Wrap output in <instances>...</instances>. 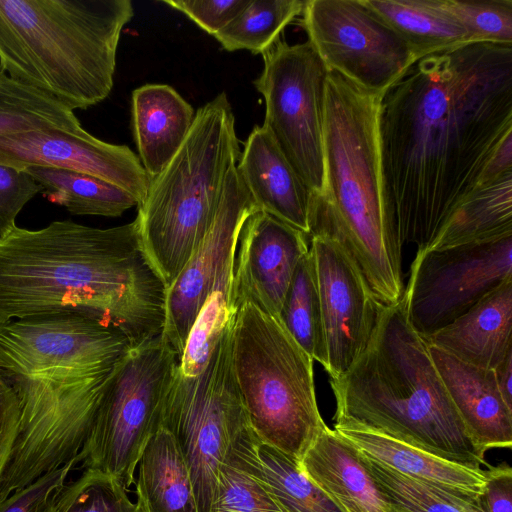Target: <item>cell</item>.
Segmentation results:
<instances>
[{
  "label": "cell",
  "instance_id": "12",
  "mask_svg": "<svg viewBox=\"0 0 512 512\" xmlns=\"http://www.w3.org/2000/svg\"><path fill=\"white\" fill-rule=\"evenodd\" d=\"M103 320L63 310L0 322V370L22 377H56L108 369L130 348Z\"/></svg>",
  "mask_w": 512,
  "mask_h": 512
},
{
  "label": "cell",
  "instance_id": "1",
  "mask_svg": "<svg viewBox=\"0 0 512 512\" xmlns=\"http://www.w3.org/2000/svg\"><path fill=\"white\" fill-rule=\"evenodd\" d=\"M512 138V45L470 43L426 55L380 98L387 218L402 243L428 246L483 186Z\"/></svg>",
  "mask_w": 512,
  "mask_h": 512
},
{
  "label": "cell",
  "instance_id": "32",
  "mask_svg": "<svg viewBox=\"0 0 512 512\" xmlns=\"http://www.w3.org/2000/svg\"><path fill=\"white\" fill-rule=\"evenodd\" d=\"M277 317L300 347L325 369V335L310 251L298 263Z\"/></svg>",
  "mask_w": 512,
  "mask_h": 512
},
{
  "label": "cell",
  "instance_id": "40",
  "mask_svg": "<svg viewBox=\"0 0 512 512\" xmlns=\"http://www.w3.org/2000/svg\"><path fill=\"white\" fill-rule=\"evenodd\" d=\"M251 0L183 1L163 0L185 14L208 34L215 36L243 11Z\"/></svg>",
  "mask_w": 512,
  "mask_h": 512
},
{
  "label": "cell",
  "instance_id": "25",
  "mask_svg": "<svg viewBox=\"0 0 512 512\" xmlns=\"http://www.w3.org/2000/svg\"><path fill=\"white\" fill-rule=\"evenodd\" d=\"M333 429L364 455L399 473L462 492L483 493L486 479L483 469L452 463L352 422H335Z\"/></svg>",
  "mask_w": 512,
  "mask_h": 512
},
{
  "label": "cell",
  "instance_id": "13",
  "mask_svg": "<svg viewBox=\"0 0 512 512\" xmlns=\"http://www.w3.org/2000/svg\"><path fill=\"white\" fill-rule=\"evenodd\" d=\"M299 25L327 69L383 94L418 60L363 0H307Z\"/></svg>",
  "mask_w": 512,
  "mask_h": 512
},
{
  "label": "cell",
  "instance_id": "37",
  "mask_svg": "<svg viewBox=\"0 0 512 512\" xmlns=\"http://www.w3.org/2000/svg\"><path fill=\"white\" fill-rule=\"evenodd\" d=\"M471 43L512 45V0H447Z\"/></svg>",
  "mask_w": 512,
  "mask_h": 512
},
{
  "label": "cell",
  "instance_id": "43",
  "mask_svg": "<svg viewBox=\"0 0 512 512\" xmlns=\"http://www.w3.org/2000/svg\"><path fill=\"white\" fill-rule=\"evenodd\" d=\"M494 373L504 401L512 408V354L494 369Z\"/></svg>",
  "mask_w": 512,
  "mask_h": 512
},
{
  "label": "cell",
  "instance_id": "9",
  "mask_svg": "<svg viewBox=\"0 0 512 512\" xmlns=\"http://www.w3.org/2000/svg\"><path fill=\"white\" fill-rule=\"evenodd\" d=\"M176 362L161 335L130 346L112 370L78 455L83 468L108 473L126 489L134 484L141 454L159 427Z\"/></svg>",
  "mask_w": 512,
  "mask_h": 512
},
{
  "label": "cell",
  "instance_id": "27",
  "mask_svg": "<svg viewBox=\"0 0 512 512\" xmlns=\"http://www.w3.org/2000/svg\"><path fill=\"white\" fill-rule=\"evenodd\" d=\"M412 49L418 59L470 44L447 0H363Z\"/></svg>",
  "mask_w": 512,
  "mask_h": 512
},
{
  "label": "cell",
  "instance_id": "14",
  "mask_svg": "<svg viewBox=\"0 0 512 512\" xmlns=\"http://www.w3.org/2000/svg\"><path fill=\"white\" fill-rule=\"evenodd\" d=\"M512 277V235L439 250L421 249L402 295L412 327L425 339Z\"/></svg>",
  "mask_w": 512,
  "mask_h": 512
},
{
  "label": "cell",
  "instance_id": "23",
  "mask_svg": "<svg viewBox=\"0 0 512 512\" xmlns=\"http://www.w3.org/2000/svg\"><path fill=\"white\" fill-rule=\"evenodd\" d=\"M131 114L139 159L151 180L180 149L195 112L171 86L146 84L132 92Z\"/></svg>",
  "mask_w": 512,
  "mask_h": 512
},
{
  "label": "cell",
  "instance_id": "36",
  "mask_svg": "<svg viewBox=\"0 0 512 512\" xmlns=\"http://www.w3.org/2000/svg\"><path fill=\"white\" fill-rule=\"evenodd\" d=\"M209 512H282L264 487L228 453Z\"/></svg>",
  "mask_w": 512,
  "mask_h": 512
},
{
  "label": "cell",
  "instance_id": "17",
  "mask_svg": "<svg viewBox=\"0 0 512 512\" xmlns=\"http://www.w3.org/2000/svg\"><path fill=\"white\" fill-rule=\"evenodd\" d=\"M0 165L19 170L59 168L95 176L128 191L138 205L151 181L128 146L104 142L85 130L43 129L0 136Z\"/></svg>",
  "mask_w": 512,
  "mask_h": 512
},
{
  "label": "cell",
  "instance_id": "28",
  "mask_svg": "<svg viewBox=\"0 0 512 512\" xmlns=\"http://www.w3.org/2000/svg\"><path fill=\"white\" fill-rule=\"evenodd\" d=\"M512 235V174L480 188L424 249L439 250Z\"/></svg>",
  "mask_w": 512,
  "mask_h": 512
},
{
  "label": "cell",
  "instance_id": "18",
  "mask_svg": "<svg viewBox=\"0 0 512 512\" xmlns=\"http://www.w3.org/2000/svg\"><path fill=\"white\" fill-rule=\"evenodd\" d=\"M309 251L307 236L257 210L244 222L231 280V306L244 303L278 316L298 263Z\"/></svg>",
  "mask_w": 512,
  "mask_h": 512
},
{
  "label": "cell",
  "instance_id": "4",
  "mask_svg": "<svg viewBox=\"0 0 512 512\" xmlns=\"http://www.w3.org/2000/svg\"><path fill=\"white\" fill-rule=\"evenodd\" d=\"M381 95L329 71L324 114L327 194L314 197L310 234L323 232L340 241L377 299L392 305L405 290L403 245L383 200L378 140Z\"/></svg>",
  "mask_w": 512,
  "mask_h": 512
},
{
  "label": "cell",
  "instance_id": "35",
  "mask_svg": "<svg viewBox=\"0 0 512 512\" xmlns=\"http://www.w3.org/2000/svg\"><path fill=\"white\" fill-rule=\"evenodd\" d=\"M52 512H143L116 477L86 468L57 494Z\"/></svg>",
  "mask_w": 512,
  "mask_h": 512
},
{
  "label": "cell",
  "instance_id": "30",
  "mask_svg": "<svg viewBox=\"0 0 512 512\" xmlns=\"http://www.w3.org/2000/svg\"><path fill=\"white\" fill-rule=\"evenodd\" d=\"M361 454L378 488L398 512H487L482 494L413 478Z\"/></svg>",
  "mask_w": 512,
  "mask_h": 512
},
{
  "label": "cell",
  "instance_id": "5",
  "mask_svg": "<svg viewBox=\"0 0 512 512\" xmlns=\"http://www.w3.org/2000/svg\"><path fill=\"white\" fill-rule=\"evenodd\" d=\"M130 0H0V70L72 110L106 99Z\"/></svg>",
  "mask_w": 512,
  "mask_h": 512
},
{
  "label": "cell",
  "instance_id": "38",
  "mask_svg": "<svg viewBox=\"0 0 512 512\" xmlns=\"http://www.w3.org/2000/svg\"><path fill=\"white\" fill-rule=\"evenodd\" d=\"M78 463V459L71 460L0 500V512H52L57 494Z\"/></svg>",
  "mask_w": 512,
  "mask_h": 512
},
{
  "label": "cell",
  "instance_id": "21",
  "mask_svg": "<svg viewBox=\"0 0 512 512\" xmlns=\"http://www.w3.org/2000/svg\"><path fill=\"white\" fill-rule=\"evenodd\" d=\"M299 466L343 512H398L378 488L361 452L328 426Z\"/></svg>",
  "mask_w": 512,
  "mask_h": 512
},
{
  "label": "cell",
  "instance_id": "2",
  "mask_svg": "<svg viewBox=\"0 0 512 512\" xmlns=\"http://www.w3.org/2000/svg\"><path fill=\"white\" fill-rule=\"evenodd\" d=\"M166 295L136 220L105 229L72 221L15 226L0 241V322L77 310L133 346L161 335Z\"/></svg>",
  "mask_w": 512,
  "mask_h": 512
},
{
  "label": "cell",
  "instance_id": "6",
  "mask_svg": "<svg viewBox=\"0 0 512 512\" xmlns=\"http://www.w3.org/2000/svg\"><path fill=\"white\" fill-rule=\"evenodd\" d=\"M240 155L235 117L222 92L195 112L180 149L151 179L135 220L167 288L209 230Z\"/></svg>",
  "mask_w": 512,
  "mask_h": 512
},
{
  "label": "cell",
  "instance_id": "41",
  "mask_svg": "<svg viewBox=\"0 0 512 512\" xmlns=\"http://www.w3.org/2000/svg\"><path fill=\"white\" fill-rule=\"evenodd\" d=\"M20 418L18 395L0 370V481L17 437Z\"/></svg>",
  "mask_w": 512,
  "mask_h": 512
},
{
  "label": "cell",
  "instance_id": "31",
  "mask_svg": "<svg viewBox=\"0 0 512 512\" xmlns=\"http://www.w3.org/2000/svg\"><path fill=\"white\" fill-rule=\"evenodd\" d=\"M43 129L84 130L66 104L0 70V136Z\"/></svg>",
  "mask_w": 512,
  "mask_h": 512
},
{
  "label": "cell",
  "instance_id": "8",
  "mask_svg": "<svg viewBox=\"0 0 512 512\" xmlns=\"http://www.w3.org/2000/svg\"><path fill=\"white\" fill-rule=\"evenodd\" d=\"M114 366L56 377L4 373L18 395L20 418L0 500L78 459Z\"/></svg>",
  "mask_w": 512,
  "mask_h": 512
},
{
  "label": "cell",
  "instance_id": "39",
  "mask_svg": "<svg viewBox=\"0 0 512 512\" xmlns=\"http://www.w3.org/2000/svg\"><path fill=\"white\" fill-rule=\"evenodd\" d=\"M43 188L25 171L0 165V241L16 226L23 207Z\"/></svg>",
  "mask_w": 512,
  "mask_h": 512
},
{
  "label": "cell",
  "instance_id": "22",
  "mask_svg": "<svg viewBox=\"0 0 512 512\" xmlns=\"http://www.w3.org/2000/svg\"><path fill=\"white\" fill-rule=\"evenodd\" d=\"M425 340L468 364L494 370L512 354V277Z\"/></svg>",
  "mask_w": 512,
  "mask_h": 512
},
{
  "label": "cell",
  "instance_id": "11",
  "mask_svg": "<svg viewBox=\"0 0 512 512\" xmlns=\"http://www.w3.org/2000/svg\"><path fill=\"white\" fill-rule=\"evenodd\" d=\"M254 80L265 101L263 127L292 168L316 196L327 194L324 114L329 70L307 40L290 45L280 38L264 53Z\"/></svg>",
  "mask_w": 512,
  "mask_h": 512
},
{
  "label": "cell",
  "instance_id": "16",
  "mask_svg": "<svg viewBox=\"0 0 512 512\" xmlns=\"http://www.w3.org/2000/svg\"><path fill=\"white\" fill-rule=\"evenodd\" d=\"M331 379L343 375L365 350L382 308L359 265L336 238L310 234Z\"/></svg>",
  "mask_w": 512,
  "mask_h": 512
},
{
  "label": "cell",
  "instance_id": "10",
  "mask_svg": "<svg viewBox=\"0 0 512 512\" xmlns=\"http://www.w3.org/2000/svg\"><path fill=\"white\" fill-rule=\"evenodd\" d=\"M232 320L199 378L173 373L160 415L159 426L173 435L189 468L197 512L210 511L219 468L250 426L232 373Z\"/></svg>",
  "mask_w": 512,
  "mask_h": 512
},
{
  "label": "cell",
  "instance_id": "29",
  "mask_svg": "<svg viewBox=\"0 0 512 512\" xmlns=\"http://www.w3.org/2000/svg\"><path fill=\"white\" fill-rule=\"evenodd\" d=\"M25 171L51 202L74 215L118 217L138 201L128 191L101 178L71 170L28 167Z\"/></svg>",
  "mask_w": 512,
  "mask_h": 512
},
{
  "label": "cell",
  "instance_id": "19",
  "mask_svg": "<svg viewBox=\"0 0 512 512\" xmlns=\"http://www.w3.org/2000/svg\"><path fill=\"white\" fill-rule=\"evenodd\" d=\"M236 168L259 210L310 235L315 195L263 126L249 134Z\"/></svg>",
  "mask_w": 512,
  "mask_h": 512
},
{
  "label": "cell",
  "instance_id": "20",
  "mask_svg": "<svg viewBox=\"0 0 512 512\" xmlns=\"http://www.w3.org/2000/svg\"><path fill=\"white\" fill-rule=\"evenodd\" d=\"M428 348L476 447L484 454L492 448H511L512 408L502 397L494 370L468 364L429 343Z\"/></svg>",
  "mask_w": 512,
  "mask_h": 512
},
{
  "label": "cell",
  "instance_id": "34",
  "mask_svg": "<svg viewBox=\"0 0 512 512\" xmlns=\"http://www.w3.org/2000/svg\"><path fill=\"white\" fill-rule=\"evenodd\" d=\"M231 280H224L201 307L178 358L174 376L186 381L199 378L211 359L236 311L231 306Z\"/></svg>",
  "mask_w": 512,
  "mask_h": 512
},
{
  "label": "cell",
  "instance_id": "15",
  "mask_svg": "<svg viewBox=\"0 0 512 512\" xmlns=\"http://www.w3.org/2000/svg\"><path fill=\"white\" fill-rule=\"evenodd\" d=\"M259 210L236 166L227 175L215 218L177 278L167 288L164 343L182 354L189 331L207 298L232 278L238 236L245 220Z\"/></svg>",
  "mask_w": 512,
  "mask_h": 512
},
{
  "label": "cell",
  "instance_id": "26",
  "mask_svg": "<svg viewBox=\"0 0 512 512\" xmlns=\"http://www.w3.org/2000/svg\"><path fill=\"white\" fill-rule=\"evenodd\" d=\"M134 484L143 512H197L189 468L175 438L163 426L145 446Z\"/></svg>",
  "mask_w": 512,
  "mask_h": 512
},
{
  "label": "cell",
  "instance_id": "7",
  "mask_svg": "<svg viewBox=\"0 0 512 512\" xmlns=\"http://www.w3.org/2000/svg\"><path fill=\"white\" fill-rule=\"evenodd\" d=\"M313 362L277 316L252 303L239 306L231 324V367L249 425L298 463L327 427Z\"/></svg>",
  "mask_w": 512,
  "mask_h": 512
},
{
  "label": "cell",
  "instance_id": "24",
  "mask_svg": "<svg viewBox=\"0 0 512 512\" xmlns=\"http://www.w3.org/2000/svg\"><path fill=\"white\" fill-rule=\"evenodd\" d=\"M229 454L264 487L282 512H343L297 461L263 442L250 426Z\"/></svg>",
  "mask_w": 512,
  "mask_h": 512
},
{
  "label": "cell",
  "instance_id": "42",
  "mask_svg": "<svg viewBox=\"0 0 512 512\" xmlns=\"http://www.w3.org/2000/svg\"><path fill=\"white\" fill-rule=\"evenodd\" d=\"M485 486L482 497L487 512H512V469L510 466L488 465L485 470Z\"/></svg>",
  "mask_w": 512,
  "mask_h": 512
},
{
  "label": "cell",
  "instance_id": "3",
  "mask_svg": "<svg viewBox=\"0 0 512 512\" xmlns=\"http://www.w3.org/2000/svg\"><path fill=\"white\" fill-rule=\"evenodd\" d=\"M330 385L335 422L362 425L467 468L486 464L402 298L382 305L365 350Z\"/></svg>",
  "mask_w": 512,
  "mask_h": 512
},
{
  "label": "cell",
  "instance_id": "33",
  "mask_svg": "<svg viewBox=\"0 0 512 512\" xmlns=\"http://www.w3.org/2000/svg\"><path fill=\"white\" fill-rule=\"evenodd\" d=\"M303 0H251L226 27L214 37L227 51L247 50L262 54L280 37L282 31L301 16Z\"/></svg>",
  "mask_w": 512,
  "mask_h": 512
}]
</instances>
